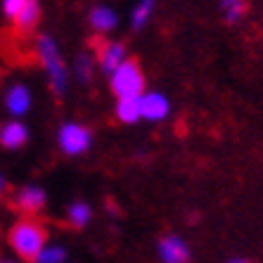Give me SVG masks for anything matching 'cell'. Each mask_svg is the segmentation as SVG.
Masks as SVG:
<instances>
[{
    "instance_id": "1",
    "label": "cell",
    "mask_w": 263,
    "mask_h": 263,
    "mask_svg": "<svg viewBox=\"0 0 263 263\" xmlns=\"http://www.w3.org/2000/svg\"><path fill=\"white\" fill-rule=\"evenodd\" d=\"M36 57L41 62V67L45 71V79H48V86L55 95H64L69 90V79H71V71H69V64L62 55L60 43L55 41V36L50 33H38L36 38Z\"/></svg>"
},
{
    "instance_id": "2",
    "label": "cell",
    "mask_w": 263,
    "mask_h": 263,
    "mask_svg": "<svg viewBox=\"0 0 263 263\" xmlns=\"http://www.w3.org/2000/svg\"><path fill=\"white\" fill-rule=\"evenodd\" d=\"M7 245L10 249L14 251V256L19 261H31L41 254L45 245H48V233H45V228L33 218H22L17 220L12 228H10V233H7Z\"/></svg>"
},
{
    "instance_id": "3",
    "label": "cell",
    "mask_w": 263,
    "mask_h": 263,
    "mask_svg": "<svg viewBox=\"0 0 263 263\" xmlns=\"http://www.w3.org/2000/svg\"><path fill=\"white\" fill-rule=\"evenodd\" d=\"M109 88L111 95L117 100L123 98H140L142 92L147 90V81H145V71H142L140 62L138 60H126L117 71L109 76Z\"/></svg>"
},
{
    "instance_id": "4",
    "label": "cell",
    "mask_w": 263,
    "mask_h": 263,
    "mask_svg": "<svg viewBox=\"0 0 263 263\" xmlns=\"http://www.w3.org/2000/svg\"><path fill=\"white\" fill-rule=\"evenodd\" d=\"M57 147L62 154L67 157H81V154L90 152L92 147V130L86 123L79 121H64L57 128Z\"/></svg>"
},
{
    "instance_id": "5",
    "label": "cell",
    "mask_w": 263,
    "mask_h": 263,
    "mask_svg": "<svg viewBox=\"0 0 263 263\" xmlns=\"http://www.w3.org/2000/svg\"><path fill=\"white\" fill-rule=\"evenodd\" d=\"M0 10L19 31L36 29V24L41 22V12H43L38 0H3Z\"/></svg>"
},
{
    "instance_id": "6",
    "label": "cell",
    "mask_w": 263,
    "mask_h": 263,
    "mask_svg": "<svg viewBox=\"0 0 263 263\" xmlns=\"http://www.w3.org/2000/svg\"><path fill=\"white\" fill-rule=\"evenodd\" d=\"M157 256L161 263H190L192 249L183 235L168 233L157 242Z\"/></svg>"
},
{
    "instance_id": "7",
    "label": "cell",
    "mask_w": 263,
    "mask_h": 263,
    "mask_svg": "<svg viewBox=\"0 0 263 263\" xmlns=\"http://www.w3.org/2000/svg\"><path fill=\"white\" fill-rule=\"evenodd\" d=\"M140 111L142 121L161 123L171 117V100L161 90H145L140 95Z\"/></svg>"
},
{
    "instance_id": "8",
    "label": "cell",
    "mask_w": 263,
    "mask_h": 263,
    "mask_svg": "<svg viewBox=\"0 0 263 263\" xmlns=\"http://www.w3.org/2000/svg\"><path fill=\"white\" fill-rule=\"evenodd\" d=\"M14 206L29 216L41 214V211H45V206H48V192L38 183H26L14 192Z\"/></svg>"
},
{
    "instance_id": "9",
    "label": "cell",
    "mask_w": 263,
    "mask_h": 263,
    "mask_svg": "<svg viewBox=\"0 0 263 263\" xmlns=\"http://www.w3.org/2000/svg\"><path fill=\"white\" fill-rule=\"evenodd\" d=\"M5 109L7 114L12 119H22L24 114H29L31 104H33V95H31V88L26 83H12V86H7L5 90Z\"/></svg>"
},
{
    "instance_id": "10",
    "label": "cell",
    "mask_w": 263,
    "mask_h": 263,
    "mask_svg": "<svg viewBox=\"0 0 263 263\" xmlns=\"http://www.w3.org/2000/svg\"><path fill=\"white\" fill-rule=\"evenodd\" d=\"M126 60H128V50H126V45L121 41H107L98 52V67L107 76H111Z\"/></svg>"
},
{
    "instance_id": "11",
    "label": "cell",
    "mask_w": 263,
    "mask_h": 263,
    "mask_svg": "<svg viewBox=\"0 0 263 263\" xmlns=\"http://www.w3.org/2000/svg\"><path fill=\"white\" fill-rule=\"evenodd\" d=\"M31 133H29V126H26L22 119H10L7 123L0 126V145L14 152V149H22V147L29 142Z\"/></svg>"
},
{
    "instance_id": "12",
    "label": "cell",
    "mask_w": 263,
    "mask_h": 263,
    "mask_svg": "<svg viewBox=\"0 0 263 263\" xmlns=\"http://www.w3.org/2000/svg\"><path fill=\"white\" fill-rule=\"evenodd\" d=\"M88 24L98 36L111 33L119 26V12L111 5H95L88 12Z\"/></svg>"
},
{
    "instance_id": "13",
    "label": "cell",
    "mask_w": 263,
    "mask_h": 263,
    "mask_svg": "<svg viewBox=\"0 0 263 263\" xmlns=\"http://www.w3.org/2000/svg\"><path fill=\"white\" fill-rule=\"evenodd\" d=\"M114 117H117L121 123H126V126H133V123L142 121L140 98H123V100H117V104H114Z\"/></svg>"
},
{
    "instance_id": "14",
    "label": "cell",
    "mask_w": 263,
    "mask_h": 263,
    "mask_svg": "<svg viewBox=\"0 0 263 263\" xmlns=\"http://www.w3.org/2000/svg\"><path fill=\"white\" fill-rule=\"evenodd\" d=\"M154 10H157V3L154 0H140L130 7V17H128V24L133 31H142L154 17Z\"/></svg>"
},
{
    "instance_id": "15",
    "label": "cell",
    "mask_w": 263,
    "mask_h": 263,
    "mask_svg": "<svg viewBox=\"0 0 263 263\" xmlns=\"http://www.w3.org/2000/svg\"><path fill=\"white\" fill-rule=\"evenodd\" d=\"M92 220V206L83 199H76L67 206V223L71 228H86Z\"/></svg>"
},
{
    "instance_id": "16",
    "label": "cell",
    "mask_w": 263,
    "mask_h": 263,
    "mask_svg": "<svg viewBox=\"0 0 263 263\" xmlns=\"http://www.w3.org/2000/svg\"><path fill=\"white\" fill-rule=\"evenodd\" d=\"M71 73L76 76L79 83L88 86V83L92 81V76H95V57H92L90 52H81V55H76L73 67H71Z\"/></svg>"
},
{
    "instance_id": "17",
    "label": "cell",
    "mask_w": 263,
    "mask_h": 263,
    "mask_svg": "<svg viewBox=\"0 0 263 263\" xmlns=\"http://www.w3.org/2000/svg\"><path fill=\"white\" fill-rule=\"evenodd\" d=\"M67 258H69L67 247L60 245V242H48L41 249V254L33 258V263H67Z\"/></svg>"
},
{
    "instance_id": "18",
    "label": "cell",
    "mask_w": 263,
    "mask_h": 263,
    "mask_svg": "<svg viewBox=\"0 0 263 263\" xmlns=\"http://www.w3.org/2000/svg\"><path fill=\"white\" fill-rule=\"evenodd\" d=\"M218 7L228 24H237L239 19L247 14V10H249V5H247L245 0H223Z\"/></svg>"
},
{
    "instance_id": "19",
    "label": "cell",
    "mask_w": 263,
    "mask_h": 263,
    "mask_svg": "<svg viewBox=\"0 0 263 263\" xmlns=\"http://www.w3.org/2000/svg\"><path fill=\"white\" fill-rule=\"evenodd\" d=\"M7 185H10V183H7V176L0 171V195H5V192H7Z\"/></svg>"
},
{
    "instance_id": "20",
    "label": "cell",
    "mask_w": 263,
    "mask_h": 263,
    "mask_svg": "<svg viewBox=\"0 0 263 263\" xmlns=\"http://www.w3.org/2000/svg\"><path fill=\"white\" fill-rule=\"evenodd\" d=\"M0 263H22L19 258H10V256H0Z\"/></svg>"
},
{
    "instance_id": "21",
    "label": "cell",
    "mask_w": 263,
    "mask_h": 263,
    "mask_svg": "<svg viewBox=\"0 0 263 263\" xmlns=\"http://www.w3.org/2000/svg\"><path fill=\"white\" fill-rule=\"evenodd\" d=\"M228 263H249V261H247V258H230V261H228Z\"/></svg>"
}]
</instances>
